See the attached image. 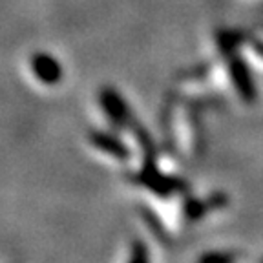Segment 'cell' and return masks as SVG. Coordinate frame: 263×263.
Instances as JSON below:
<instances>
[{
    "mask_svg": "<svg viewBox=\"0 0 263 263\" xmlns=\"http://www.w3.org/2000/svg\"><path fill=\"white\" fill-rule=\"evenodd\" d=\"M230 77H232V82H234L238 93L243 97V101L252 103L256 99V86L252 82L251 71L239 57H234L230 61Z\"/></svg>",
    "mask_w": 263,
    "mask_h": 263,
    "instance_id": "1",
    "label": "cell"
},
{
    "mask_svg": "<svg viewBox=\"0 0 263 263\" xmlns=\"http://www.w3.org/2000/svg\"><path fill=\"white\" fill-rule=\"evenodd\" d=\"M33 71L46 84H55L62 77L61 64L48 53H37L33 57Z\"/></svg>",
    "mask_w": 263,
    "mask_h": 263,
    "instance_id": "2",
    "label": "cell"
},
{
    "mask_svg": "<svg viewBox=\"0 0 263 263\" xmlns=\"http://www.w3.org/2000/svg\"><path fill=\"white\" fill-rule=\"evenodd\" d=\"M103 103L106 111L110 114V117L115 121V123L123 124L124 119H126V106L121 101V97L114 91H104L103 93Z\"/></svg>",
    "mask_w": 263,
    "mask_h": 263,
    "instance_id": "3",
    "label": "cell"
},
{
    "mask_svg": "<svg viewBox=\"0 0 263 263\" xmlns=\"http://www.w3.org/2000/svg\"><path fill=\"white\" fill-rule=\"evenodd\" d=\"M93 143L97 144L99 148H103L106 152L114 154V156H119V157H126V148L121 141H117L115 137L106 136V134H99V136H93Z\"/></svg>",
    "mask_w": 263,
    "mask_h": 263,
    "instance_id": "4",
    "label": "cell"
},
{
    "mask_svg": "<svg viewBox=\"0 0 263 263\" xmlns=\"http://www.w3.org/2000/svg\"><path fill=\"white\" fill-rule=\"evenodd\" d=\"M203 261H229V259H232V256L229 254H206L203 256Z\"/></svg>",
    "mask_w": 263,
    "mask_h": 263,
    "instance_id": "5",
    "label": "cell"
},
{
    "mask_svg": "<svg viewBox=\"0 0 263 263\" xmlns=\"http://www.w3.org/2000/svg\"><path fill=\"white\" fill-rule=\"evenodd\" d=\"M254 48H256V51H258V53L263 57V42H256V44H254Z\"/></svg>",
    "mask_w": 263,
    "mask_h": 263,
    "instance_id": "6",
    "label": "cell"
}]
</instances>
